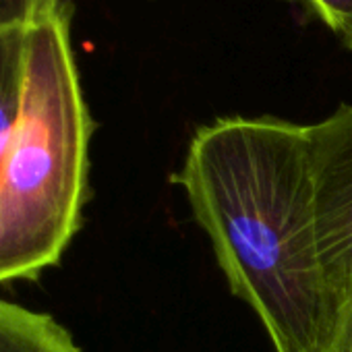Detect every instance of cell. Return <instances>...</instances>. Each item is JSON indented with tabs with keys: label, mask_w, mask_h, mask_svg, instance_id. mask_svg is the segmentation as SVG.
<instances>
[{
	"label": "cell",
	"mask_w": 352,
	"mask_h": 352,
	"mask_svg": "<svg viewBox=\"0 0 352 352\" xmlns=\"http://www.w3.org/2000/svg\"><path fill=\"white\" fill-rule=\"evenodd\" d=\"M0 352H81L52 315L0 298Z\"/></svg>",
	"instance_id": "cell-4"
},
{
	"label": "cell",
	"mask_w": 352,
	"mask_h": 352,
	"mask_svg": "<svg viewBox=\"0 0 352 352\" xmlns=\"http://www.w3.org/2000/svg\"><path fill=\"white\" fill-rule=\"evenodd\" d=\"M321 352H352V288L338 305L331 331Z\"/></svg>",
	"instance_id": "cell-8"
},
{
	"label": "cell",
	"mask_w": 352,
	"mask_h": 352,
	"mask_svg": "<svg viewBox=\"0 0 352 352\" xmlns=\"http://www.w3.org/2000/svg\"><path fill=\"white\" fill-rule=\"evenodd\" d=\"M25 34L28 30L21 28L0 30V162L9 147L21 106Z\"/></svg>",
	"instance_id": "cell-5"
},
{
	"label": "cell",
	"mask_w": 352,
	"mask_h": 352,
	"mask_svg": "<svg viewBox=\"0 0 352 352\" xmlns=\"http://www.w3.org/2000/svg\"><path fill=\"white\" fill-rule=\"evenodd\" d=\"M65 0H0V30H28L52 15Z\"/></svg>",
	"instance_id": "cell-6"
},
{
	"label": "cell",
	"mask_w": 352,
	"mask_h": 352,
	"mask_svg": "<svg viewBox=\"0 0 352 352\" xmlns=\"http://www.w3.org/2000/svg\"><path fill=\"white\" fill-rule=\"evenodd\" d=\"M321 259L338 298L352 288V106L309 124Z\"/></svg>",
	"instance_id": "cell-3"
},
{
	"label": "cell",
	"mask_w": 352,
	"mask_h": 352,
	"mask_svg": "<svg viewBox=\"0 0 352 352\" xmlns=\"http://www.w3.org/2000/svg\"><path fill=\"white\" fill-rule=\"evenodd\" d=\"M172 181L208 232L232 294L276 352H321L338 298L319 245L309 124L226 116L197 129Z\"/></svg>",
	"instance_id": "cell-1"
},
{
	"label": "cell",
	"mask_w": 352,
	"mask_h": 352,
	"mask_svg": "<svg viewBox=\"0 0 352 352\" xmlns=\"http://www.w3.org/2000/svg\"><path fill=\"white\" fill-rule=\"evenodd\" d=\"M342 42H344V46H346L348 50H352V30H350L346 36H342Z\"/></svg>",
	"instance_id": "cell-9"
},
{
	"label": "cell",
	"mask_w": 352,
	"mask_h": 352,
	"mask_svg": "<svg viewBox=\"0 0 352 352\" xmlns=\"http://www.w3.org/2000/svg\"><path fill=\"white\" fill-rule=\"evenodd\" d=\"M302 3L340 38L352 30V0H302Z\"/></svg>",
	"instance_id": "cell-7"
},
{
	"label": "cell",
	"mask_w": 352,
	"mask_h": 352,
	"mask_svg": "<svg viewBox=\"0 0 352 352\" xmlns=\"http://www.w3.org/2000/svg\"><path fill=\"white\" fill-rule=\"evenodd\" d=\"M63 3L25 34L23 91L0 162V284L56 265L81 226L94 122Z\"/></svg>",
	"instance_id": "cell-2"
}]
</instances>
